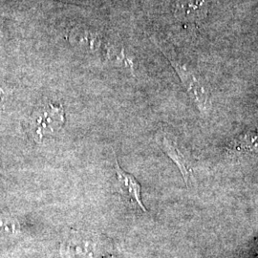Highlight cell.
<instances>
[{
  "label": "cell",
  "mask_w": 258,
  "mask_h": 258,
  "mask_svg": "<svg viewBox=\"0 0 258 258\" xmlns=\"http://www.w3.org/2000/svg\"><path fill=\"white\" fill-rule=\"evenodd\" d=\"M18 230V222L12 217L0 214V237L6 234H12Z\"/></svg>",
  "instance_id": "cell-8"
},
{
  "label": "cell",
  "mask_w": 258,
  "mask_h": 258,
  "mask_svg": "<svg viewBox=\"0 0 258 258\" xmlns=\"http://www.w3.org/2000/svg\"><path fill=\"white\" fill-rule=\"evenodd\" d=\"M157 142L166 156L175 164L180 170L184 184L189 185L192 179L194 168V159L189 150L179 139L167 133L157 137Z\"/></svg>",
  "instance_id": "cell-3"
},
{
  "label": "cell",
  "mask_w": 258,
  "mask_h": 258,
  "mask_svg": "<svg viewBox=\"0 0 258 258\" xmlns=\"http://www.w3.org/2000/svg\"><path fill=\"white\" fill-rule=\"evenodd\" d=\"M112 252L110 240L91 231H70L60 246L62 258H106Z\"/></svg>",
  "instance_id": "cell-1"
},
{
  "label": "cell",
  "mask_w": 258,
  "mask_h": 258,
  "mask_svg": "<svg viewBox=\"0 0 258 258\" xmlns=\"http://www.w3.org/2000/svg\"><path fill=\"white\" fill-rule=\"evenodd\" d=\"M70 37L75 46L79 47L83 51L95 52L102 45L101 37L96 32L85 28L75 29Z\"/></svg>",
  "instance_id": "cell-7"
},
{
  "label": "cell",
  "mask_w": 258,
  "mask_h": 258,
  "mask_svg": "<svg viewBox=\"0 0 258 258\" xmlns=\"http://www.w3.org/2000/svg\"><path fill=\"white\" fill-rule=\"evenodd\" d=\"M208 12L206 0H179L176 3L175 16L181 20L198 21Z\"/></svg>",
  "instance_id": "cell-6"
},
{
  "label": "cell",
  "mask_w": 258,
  "mask_h": 258,
  "mask_svg": "<svg viewBox=\"0 0 258 258\" xmlns=\"http://www.w3.org/2000/svg\"><path fill=\"white\" fill-rule=\"evenodd\" d=\"M170 62L173 65L177 74L184 85V89L197 106L198 110L203 114L207 113L209 110L210 98L209 91L203 80L184 65L177 63L173 60H170Z\"/></svg>",
  "instance_id": "cell-4"
},
{
  "label": "cell",
  "mask_w": 258,
  "mask_h": 258,
  "mask_svg": "<svg viewBox=\"0 0 258 258\" xmlns=\"http://www.w3.org/2000/svg\"><path fill=\"white\" fill-rule=\"evenodd\" d=\"M65 114L61 105L47 102L37 108L33 113L30 127L34 140L42 143L47 136L54 135L63 126Z\"/></svg>",
  "instance_id": "cell-2"
},
{
  "label": "cell",
  "mask_w": 258,
  "mask_h": 258,
  "mask_svg": "<svg viewBox=\"0 0 258 258\" xmlns=\"http://www.w3.org/2000/svg\"><path fill=\"white\" fill-rule=\"evenodd\" d=\"M114 168L120 194L131 203L138 206L140 210H142L144 212H148L146 206L144 205L142 200V187L137 179L120 167L117 158L115 159Z\"/></svg>",
  "instance_id": "cell-5"
},
{
  "label": "cell",
  "mask_w": 258,
  "mask_h": 258,
  "mask_svg": "<svg viewBox=\"0 0 258 258\" xmlns=\"http://www.w3.org/2000/svg\"><path fill=\"white\" fill-rule=\"evenodd\" d=\"M239 147L245 149H256L258 150V135L249 134L247 136H242L239 140Z\"/></svg>",
  "instance_id": "cell-9"
}]
</instances>
